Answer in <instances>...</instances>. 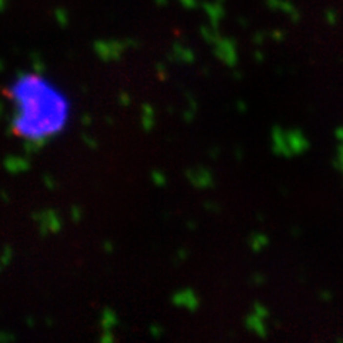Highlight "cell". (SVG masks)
Segmentation results:
<instances>
[{
    "label": "cell",
    "mask_w": 343,
    "mask_h": 343,
    "mask_svg": "<svg viewBox=\"0 0 343 343\" xmlns=\"http://www.w3.org/2000/svg\"><path fill=\"white\" fill-rule=\"evenodd\" d=\"M253 312H255L256 315H259L263 319H267V318H269V310H267L263 304H261V303H255V304H253Z\"/></svg>",
    "instance_id": "cell-15"
},
{
    "label": "cell",
    "mask_w": 343,
    "mask_h": 343,
    "mask_svg": "<svg viewBox=\"0 0 343 343\" xmlns=\"http://www.w3.org/2000/svg\"><path fill=\"white\" fill-rule=\"evenodd\" d=\"M336 135H338V139L341 141V147H339V158H338V161H339V163H341V169H342V172H343V127H341V129L336 132Z\"/></svg>",
    "instance_id": "cell-17"
},
{
    "label": "cell",
    "mask_w": 343,
    "mask_h": 343,
    "mask_svg": "<svg viewBox=\"0 0 343 343\" xmlns=\"http://www.w3.org/2000/svg\"><path fill=\"white\" fill-rule=\"evenodd\" d=\"M3 70V64H1V61H0V72Z\"/></svg>",
    "instance_id": "cell-26"
},
{
    "label": "cell",
    "mask_w": 343,
    "mask_h": 343,
    "mask_svg": "<svg viewBox=\"0 0 343 343\" xmlns=\"http://www.w3.org/2000/svg\"><path fill=\"white\" fill-rule=\"evenodd\" d=\"M272 147L276 155L289 158L306 152L309 149V141L298 129L284 130L281 126H275L272 130Z\"/></svg>",
    "instance_id": "cell-1"
},
{
    "label": "cell",
    "mask_w": 343,
    "mask_h": 343,
    "mask_svg": "<svg viewBox=\"0 0 343 343\" xmlns=\"http://www.w3.org/2000/svg\"><path fill=\"white\" fill-rule=\"evenodd\" d=\"M12 261H13V249L6 244L0 252V273L7 269Z\"/></svg>",
    "instance_id": "cell-10"
},
{
    "label": "cell",
    "mask_w": 343,
    "mask_h": 343,
    "mask_svg": "<svg viewBox=\"0 0 343 343\" xmlns=\"http://www.w3.org/2000/svg\"><path fill=\"white\" fill-rule=\"evenodd\" d=\"M33 221L38 222L41 236L58 233L61 232V226H63L61 215L55 209H46V210H39L33 213Z\"/></svg>",
    "instance_id": "cell-2"
},
{
    "label": "cell",
    "mask_w": 343,
    "mask_h": 343,
    "mask_svg": "<svg viewBox=\"0 0 343 343\" xmlns=\"http://www.w3.org/2000/svg\"><path fill=\"white\" fill-rule=\"evenodd\" d=\"M81 123H83L84 126H90V124H92V116H90V115H83Z\"/></svg>",
    "instance_id": "cell-23"
},
{
    "label": "cell",
    "mask_w": 343,
    "mask_h": 343,
    "mask_svg": "<svg viewBox=\"0 0 343 343\" xmlns=\"http://www.w3.org/2000/svg\"><path fill=\"white\" fill-rule=\"evenodd\" d=\"M119 323L118 313L110 309V307H104L101 313V330H113Z\"/></svg>",
    "instance_id": "cell-7"
},
{
    "label": "cell",
    "mask_w": 343,
    "mask_h": 343,
    "mask_svg": "<svg viewBox=\"0 0 343 343\" xmlns=\"http://www.w3.org/2000/svg\"><path fill=\"white\" fill-rule=\"evenodd\" d=\"M266 244H267V238L264 235H262V233L252 235V238H250V247H252V250L261 252Z\"/></svg>",
    "instance_id": "cell-11"
},
{
    "label": "cell",
    "mask_w": 343,
    "mask_h": 343,
    "mask_svg": "<svg viewBox=\"0 0 343 343\" xmlns=\"http://www.w3.org/2000/svg\"><path fill=\"white\" fill-rule=\"evenodd\" d=\"M81 139H83V143H84L89 149H93V150H95V149H98V146H99V143H98V141H96L93 136H89V135H86V133L81 136Z\"/></svg>",
    "instance_id": "cell-16"
},
{
    "label": "cell",
    "mask_w": 343,
    "mask_h": 343,
    "mask_svg": "<svg viewBox=\"0 0 343 343\" xmlns=\"http://www.w3.org/2000/svg\"><path fill=\"white\" fill-rule=\"evenodd\" d=\"M141 126L146 132L152 130L153 126H155V121H156V116H155V109L152 107V104L149 103H144L141 106Z\"/></svg>",
    "instance_id": "cell-8"
},
{
    "label": "cell",
    "mask_w": 343,
    "mask_h": 343,
    "mask_svg": "<svg viewBox=\"0 0 343 343\" xmlns=\"http://www.w3.org/2000/svg\"><path fill=\"white\" fill-rule=\"evenodd\" d=\"M47 143L46 138H29L27 141H24V152L26 153H36L39 152L41 147Z\"/></svg>",
    "instance_id": "cell-9"
},
{
    "label": "cell",
    "mask_w": 343,
    "mask_h": 343,
    "mask_svg": "<svg viewBox=\"0 0 343 343\" xmlns=\"http://www.w3.org/2000/svg\"><path fill=\"white\" fill-rule=\"evenodd\" d=\"M101 247H103V252H106V253H112V252H115V244L110 242V241H104L103 244H101Z\"/></svg>",
    "instance_id": "cell-22"
},
{
    "label": "cell",
    "mask_w": 343,
    "mask_h": 343,
    "mask_svg": "<svg viewBox=\"0 0 343 343\" xmlns=\"http://www.w3.org/2000/svg\"><path fill=\"white\" fill-rule=\"evenodd\" d=\"M99 341L103 343H110L115 341V335H113V330H101V338Z\"/></svg>",
    "instance_id": "cell-18"
},
{
    "label": "cell",
    "mask_w": 343,
    "mask_h": 343,
    "mask_svg": "<svg viewBox=\"0 0 343 343\" xmlns=\"http://www.w3.org/2000/svg\"><path fill=\"white\" fill-rule=\"evenodd\" d=\"M149 332H150V335H152L153 338H161V335H163V329H161L159 324H152V326L149 327Z\"/></svg>",
    "instance_id": "cell-21"
},
{
    "label": "cell",
    "mask_w": 343,
    "mask_h": 343,
    "mask_svg": "<svg viewBox=\"0 0 343 343\" xmlns=\"http://www.w3.org/2000/svg\"><path fill=\"white\" fill-rule=\"evenodd\" d=\"M16 341V336L10 332L6 330H0V343H9Z\"/></svg>",
    "instance_id": "cell-19"
},
{
    "label": "cell",
    "mask_w": 343,
    "mask_h": 343,
    "mask_svg": "<svg viewBox=\"0 0 343 343\" xmlns=\"http://www.w3.org/2000/svg\"><path fill=\"white\" fill-rule=\"evenodd\" d=\"M43 184H44L47 189L53 190V189H56V187H58V181H56L52 175L46 173V175L43 176Z\"/></svg>",
    "instance_id": "cell-14"
},
{
    "label": "cell",
    "mask_w": 343,
    "mask_h": 343,
    "mask_svg": "<svg viewBox=\"0 0 343 343\" xmlns=\"http://www.w3.org/2000/svg\"><path fill=\"white\" fill-rule=\"evenodd\" d=\"M266 319L261 318L259 315H256L255 312L250 313L247 318H246V326L249 330H252L255 335L261 336V338H264L267 335V329H266Z\"/></svg>",
    "instance_id": "cell-6"
},
{
    "label": "cell",
    "mask_w": 343,
    "mask_h": 343,
    "mask_svg": "<svg viewBox=\"0 0 343 343\" xmlns=\"http://www.w3.org/2000/svg\"><path fill=\"white\" fill-rule=\"evenodd\" d=\"M118 101H119L121 106H129L132 103V98H130V95L127 92H121V95H119V98H118Z\"/></svg>",
    "instance_id": "cell-20"
},
{
    "label": "cell",
    "mask_w": 343,
    "mask_h": 343,
    "mask_svg": "<svg viewBox=\"0 0 343 343\" xmlns=\"http://www.w3.org/2000/svg\"><path fill=\"white\" fill-rule=\"evenodd\" d=\"M0 198H1V199H3L4 202H7V201H9V196H7V192H4V190H1V192H0Z\"/></svg>",
    "instance_id": "cell-24"
},
{
    "label": "cell",
    "mask_w": 343,
    "mask_h": 343,
    "mask_svg": "<svg viewBox=\"0 0 343 343\" xmlns=\"http://www.w3.org/2000/svg\"><path fill=\"white\" fill-rule=\"evenodd\" d=\"M172 302L178 307H183V309H186L189 312H195V310L199 309L201 299H199V296L192 289L186 287V289H181V290L173 293Z\"/></svg>",
    "instance_id": "cell-3"
},
{
    "label": "cell",
    "mask_w": 343,
    "mask_h": 343,
    "mask_svg": "<svg viewBox=\"0 0 343 343\" xmlns=\"http://www.w3.org/2000/svg\"><path fill=\"white\" fill-rule=\"evenodd\" d=\"M3 115H4V104L0 101V119L3 118Z\"/></svg>",
    "instance_id": "cell-25"
},
{
    "label": "cell",
    "mask_w": 343,
    "mask_h": 343,
    "mask_svg": "<svg viewBox=\"0 0 343 343\" xmlns=\"http://www.w3.org/2000/svg\"><path fill=\"white\" fill-rule=\"evenodd\" d=\"M70 218H72V221L75 223L81 222V219H83V209H81V206L75 204V206L70 207Z\"/></svg>",
    "instance_id": "cell-13"
},
{
    "label": "cell",
    "mask_w": 343,
    "mask_h": 343,
    "mask_svg": "<svg viewBox=\"0 0 343 343\" xmlns=\"http://www.w3.org/2000/svg\"><path fill=\"white\" fill-rule=\"evenodd\" d=\"M150 178H152V182L155 183L156 186H164L166 184V176L161 170H153Z\"/></svg>",
    "instance_id": "cell-12"
},
{
    "label": "cell",
    "mask_w": 343,
    "mask_h": 343,
    "mask_svg": "<svg viewBox=\"0 0 343 343\" xmlns=\"http://www.w3.org/2000/svg\"><path fill=\"white\" fill-rule=\"evenodd\" d=\"M3 167L12 175H19L30 169V161L23 156H7L3 161Z\"/></svg>",
    "instance_id": "cell-5"
},
{
    "label": "cell",
    "mask_w": 343,
    "mask_h": 343,
    "mask_svg": "<svg viewBox=\"0 0 343 343\" xmlns=\"http://www.w3.org/2000/svg\"><path fill=\"white\" fill-rule=\"evenodd\" d=\"M186 178L195 187H199V189H207V187L213 186V176H212L210 170L206 167H202V166H198V167L187 170Z\"/></svg>",
    "instance_id": "cell-4"
}]
</instances>
